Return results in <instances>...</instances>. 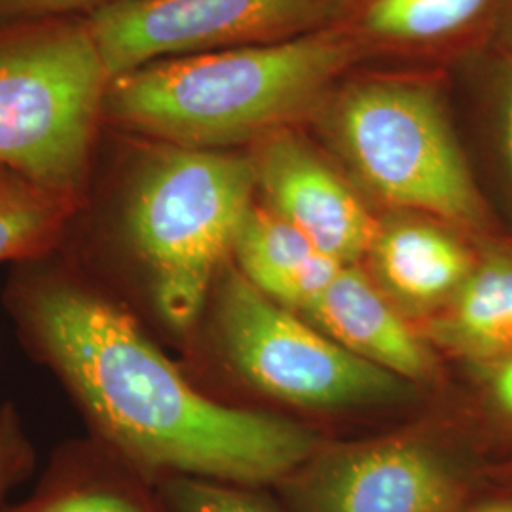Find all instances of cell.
<instances>
[{"mask_svg": "<svg viewBox=\"0 0 512 512\" xmlns=\"http://www.w3.org/2000/svg\"><path fill=\"white\" fill-rule=\"evenodd\" d=\"M29 348L71 391L105 444L137 473L224 484L291 473L315 440L291 421L196 391L133 317L88 281L33 268L12 289Z\"/></svg>", "mask_w": 512, "mask_h": 512, "instance_id": "1", "label": "cell"}, {"mask_svg": "<svg viewBox=\"0 0 512 512\" xmlns=\"http://www.w3.org/2000/svg\"><path fill=\"white\" fill-rule=\"evenodd\" d=\"M355 55L351 38L319 29L160 59L110 78L103 118L179 147L222 150L266 139L319 109Z\"/></svg>", "mask_w": 512, "mask_h": 512, "instance_id": "2", "label": "cell"}, {"mask_svg": "<svg viewBox=\"0 0 512 512\" xmlns=\"http://www.w3.org/2000/svg\"><path fill=\"white\" fill-rule=\"evenodd\" d=\"M253 156L156 141L129 164L114 205V228L150 275L165 323L188 330L200 317L213 275L234 253L255 207Z\"/></svg>", "mask_w": 512, "mask_h": 512, "instance_id": "3", "label": "cell"}, {"mask_svg": "<svg viewBox=\"0 0 512 512\" xmlns=\"http://www.w3.org/2000/svg\"><path fill=\"white\" fill-rule=\"evenodd\" d=\"M109 82L88 18L0 25V167L82 202Z\"/></svg>", "mask_w": 512, "mask_h": 512, "instance_id": "4", "label": "cell"}, {"mask_svg": "<svg viewBox=\"0 0 512 512\" xmlns=\"http://www.w3.org/2000/svg\"><path fill=\"white\" fill-rule=\"evenodd\" d=\"M317 110L334 145L378 198L476 236L490 230L446 107L427 82L353 80Z\"/></svg>", "mask_w": 512, "mask_h": 512, "instance_id": "5", "label": "cell"}, {"mask_svg": "<svg viewBox=\"0 0 512 512\" xmlns=\"http://www.w3.org/2000/svg\"><path fill=\"white\" fill-rule=\"evenodd\" d=\"M222 348L239 374L281 401L346 406L397 397L399 376L342 348L302 323L241 274L220 285Z\"/></svg>", "mask_w": 512, "mask_h": 512, "instance_id": "6", "label": "cell"}, {"mask_svg": "<svg viewBox=\"0 0 512 512\" xmlns=\"http://www.w3.org/2000/svg\"><path fill=\"white\" fill-rule=\"evenodd\" d=\"M340 0H122L88 18L110 78L152 61L319 31Z\"/></svg>", "mask_w": 512, "mask_h": 512, "instance_id": "7", "label": "cell"}, {"mask_svg": "<svg viewBox=\"0 0 512 512\" xmlns=\"http://www.w3.org/2000/svg\"><path fill=\"white\" fill-rule=\"evenodd\" d=\"M268 209L325 255L353 264L370 253L378 232L365 203L327 162L289 131L262 141L253 156Z\"/></svg>", "mask_w": 512, "mask_h": 512, "instance_id": "8", "label": "cell"}, {"mask_svg": "<svg viewBox=\"0 0 512 512\" xmlns=\"http://www.w3.org/2000/svg\"><path fill=\"white\" fill-rule=\"evenodd\" d=\"M458 482L435 454L382 444L334 465L319 490L321 512H452Z\"/></svg>", "mask_w": 512, "mask_h": 512, "instance_id": "9", "label": "cell"}, {"mask_svg": "<svg viewBox=\"0 0 512 512\" xmlns=\"http://www.w3.org/2000/svg\"><path fill=\"white\" fill-rule=\"evenodd\" d=\"M308 315L342 348L399 378L418 380L435 370L420 338L353 264L338 272Z\"/></svg>", "mask_w": 512, "mask_h": 512, "instance_id": "10", "label": "cell"}, {"mask_svg": "<svg viewBox=\"0 0 512 512\" xmlns=\"http://www.w3.org/2000/svg\"><path fill=\"white\" fill-rule=\"evenodd\" d=\"M368 255L397 298L412 306H435L456 294L478 253L435 222L391 219L378 222Z\"/></svg>", "mask_w": 512, "mask_h": 512, "instance_id": "11", "label": "cell"}, {"mask_svg": "<svg viewBox=\"0 0 512 512\" xmlns=\"http://www.w3.org/2000/svg\"><path fill=\"white\" fill-rule=\"evenodd\" d=\"M241 275L287 310L310 313L346 266L317 251L306 236L268 207H253L239 230L234 253Z\"/></svg>", "mask_w": 512, "mask_h": 512, "instance_id": "12", "label": "cell"}, {"mask_svg": "<svg viewBox=\"0 0 512 512\" xmlns=\"http://www.w3.org/2000/svg\"><path fill=\"white\" fill-rule=\"evenodd\" d=\"M433 327L444 348L475 366L512 355V249L488 247Z\"/></svg>", "mask_w": 512, "mask_h": 512, "instance_id": "13", "label": "cell"}, {"mask_svg": "<svg viewBox=\"0 0 512 512\" xmlns=\"http://www.w3.org/2000/svg\"><path fill=\"white\" fill-rule=\"evenodd\" d=\"M143 475L99 440L61 450L33 494L0 512H156Z\"/></svg>", "mask_w": 512, "mask_h": 512, "instance_id": "14", "label": "cell"}, {"mask_svg": "<svg viewBox=\"0 0 512 512\" xmlns=\"http://www.w3.org/2000/svg\"><path fill=\"white\" fill-rule=\"evenodd\" d=\"M78 205L0 167V262L46 255L67 230Z\"/></svg>", "mask_w": 512, "mask_h": 512, "instance_id": "15", "label": "cell"}, {"mask_svg": "<svg viewBox=\"0 0 512 512\" xmlns=\"http://www.w3.org/2000/svg\"><path fill=\"white\" fill-rule=\"evenodd\" d=\"M492 0H368L363 33L387 44L420 46L456 37L480 18Z\"/></svg>", "mask_w": 512, "mask_h": 512, "instance_id": "16", "label": "cell"}, {"mask_svg": "<svg viewBox=\"0 0 512 512\" xmlns=\"http://www.w3.org/2000/svg\"><path fill=\"white\" fill-rule=\"evenodd\" d=\"M167 495L177 512H270L251 495L224 482L177 476L167 486Z\"/></svg>", "mask_w": 512, "mask_h": 512, "instance_id": "17", "label": "cell"}, {"mask_svg": "<svg viewBox=\"0 0 512 512\" xmlns=\"http://www.w3.org/2000/svg\"><path fill=\"white\" fill-rule=\"evenodd\" d=\"M35 465V452L12 410L0 414V509Z\"/></svg>", "mask_w": 512, "mask_h": 512, "instance_id": "18", "label": "cell"}, {"mask_svg": "<svg viewBox=\"0 0 512 512\" xmlns=\"http://www.w3.org/2000/svg\"><path fill=\"white\" fill-rule=\"evenodd\" d=\"M122 0H0V25L46 19L90 18Z\"/></svg>", "mask_w": 512, "mask_h": 512, "instance_id": "19", "label": "cell"}, {"mask_svg": "<svg viewBox=\"0 0 512 512\" xmlns=\"http://www.w3.org/2000/svg\"><path fill=\"white\" fill-rule=\"evenodd\" d=\"M490 105L499 160L512 202V54L509 52H505L495 69Z\"/></svg>", "mask_w": 512, "mask_h": 512, "instance_id": "20", "label": "cell"}, {"mask_svg": "<svg viewBox=\"0 0 512 512\" xmlns=\"http://www.w3.org/2000/svg\"><path fill=\"white\" fill-rule=\"evenodd\" d=\"M478 368L482 370L486 410L512 431V355L494 365Z\"/></svg>", "mask_w": 512, "mask_h": 512, "instance_id": "21", "label": "cell"}, {"mask_svg": "<svg viewBox=\"0 0 512 512\" xmlns=\"http://www.w3.org/2000/svg\"><path fill=\"white\" fill-rule=\"evenodd\" d=\"M499 37H501L505 52L512 54V0H507L501 19H499Z\"/></svg>", "mask_w": 512, "mask_h": 512, "instance_id": "22", "label": "cell"}, {"mask_svg": "<svg viewBox=\"0 0 512 512\" xmlns=\"http://www.w3.org/2000/svg\"><path fill=\"white\" fill-rule=\"evenodd\" d=\"M473 512H512L511 499H492L478 505Z\"/></svg>", "mask_w": 512, "mask_h": 512, "instance_id": "23", "label": "cell"}]
</instances>
